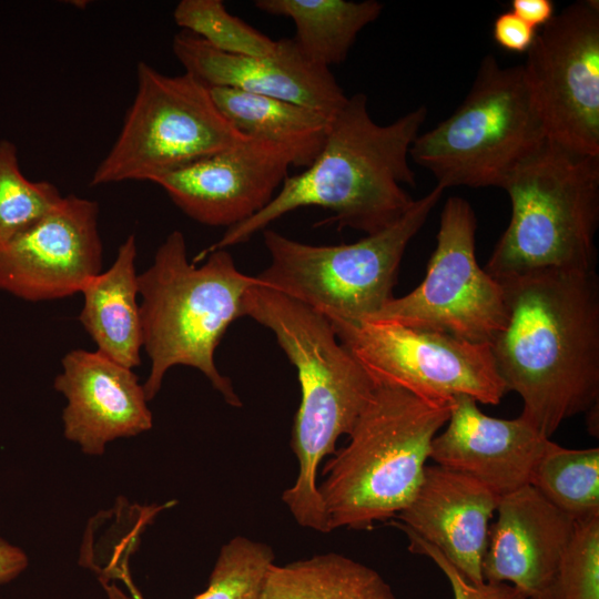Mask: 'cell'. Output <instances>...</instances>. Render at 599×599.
<instances>
[{"mask_svg": "<svg viewBox=\"0 0 599 599\" xmlns=\"http://www.w3.org/2000/svg\"><path fill=\"white\" fill-rule=\"evenodd\" d=\"M108 599H134L131 595L124 593L113 581L101 582Z\"/></svg>", "mask_w": 599, "mask_h": 599, "instance_id": "33", "label": "cell"}, {"mask_svg": "<svg viewBox=\"0 0 599 599\" xmlns=\"http://www.w3.org/2000/svg\"><path fill=\"white\" fill-rule=\"evenodd\" d=\"M133 234L120 245L112 266L83 286L79 319L98 351L116 363L134 368L143 347Z\"/></svg>", "mask_w": 599, "mask_h": 599, "instance_id": "20", "label": "cell"}, {"mask_svg": "<svg viewBox=\"0 0 599 599\" xmlns=\"http://www.w3.org/2000/svg\"><path fill=\"white\" fill-rule=\"evenodd\" d=\"M175 58L185 72L209 87H225L296 103L334 118L347 101L331 72L308 59L293 38L276 40L266 57L219 51L187 31L172 41Z\"/></svg>", "mask_w": 599, "mask_h": 599, "instance_id": "15", "label": "cell"}, {"mask_svg": "<svg viewBox=\"0 0 599 599\" xmlns=\"http://www.w3.org/2000/svg\"><path fill=\"white\" fill-rule=\"evenodd\" d=\"M295 148L251 139L156 179L190 219L209 226H235L264 209L291 166L307 167Z\"/></svg>", "mask_w": 599, "mask_h": 599, "instance_id": "13", "label": "cell"}, {"mask_svg": "<svg viewBox=\"0 0 599 599\" xmlns=\"http://www.w3.org/2000/svg\"><path fill=\"white\" fill-rule=\"evenodd\" d=\"M547 140L524 64L502 67L487 54L460 105L435 128L419 133L409 156L444 190L500 187Z\"/></svg>", "mask_w": 599, "mask_h": 599, "instance_id": "7", "label": "cell"}, {"mask_svg": "<svg viewBox=\"0 0 599 599\" xmlns=\"http://www.w3.org/2000/svg\"><path fill=\"white\" fill-rule=\"evenodd\" d=\"M549 599H599V517L575 521Z\"/></svg>", "mask_w": 599, "mask_h": 599, "instance_id": "28", "label": "cell"}, {"mask_svg": "<svg viewBox=\"0 0 599 599\" xmlns=\"http://www.w3.org/2000/svg\"><path fill=\"white\" fill-rule=\"evenodd\" d=\"M476 227L468 201L448 197L423 282L407 295L390 300L368 321L491 344L506 322V297L501 283L477 263Z\"/></svg>", "mask_w": 599, "mask_h": 599, "instance_id": "10", "label": "cell"}, {"mask_svg": "<svg viewBox=\"0 0 599 599\" xmlns=\"http://www.w3.org/2000/svg\"><path fill=\"white\" fill-rule=\"evenodd\" d=\"M27 566L24 551L0 538V585L18 577Z\"/></svg>", "mask_w": 599, "mask_h": 599, "instance_id": "32", "label": "cell"}, {"mask_svg": "<svg viewBox=\"0 0 599 599\" xmlns=\"http://www.w3.org/2000/svg\"><path fill=\"white\" fill-rule=\"evenodd\" d=\"M54 388L67 399L64 436L88 455H102L116 438L152 427L143 385L128 368L99 351L73 349L61 361Z\"/></svg>", "mask_w": 599, "mask_h": 599, "instance_id": "17", "label": "cell"}, {"mask_svg": "<svg viewBox=\"0 0 599 599\" xmlns=\"http://www.w3.org/2000/svg\"><path fill=\"white\" fill-rule=\"evenodd\" d=\"M275 555L268 545L236 536L222 546L206 589L193 599H260ZM120 579L134 599H144L129 569Z\"/></svg>", "mask_w": 599, "mask_h": 599, "instance_id": "25", "label": "cell"}, {"mask_svg": "<svg viewBox=\"0 0 599 599\" xmlns=\"http://www.w3.org/2000/svg\"><path fill=\"white\" fill-rule=\"evenodd\" d=\"M209 90L217 110L245 136L291 145L309 165L322 150L333 118L296 103L233 88L209 87Z\"/></svg>", "mask_w": 599, "mask_h": 599, "instance_id": "22", "label": "cell"}, {"mask_svg": "<svg viewBox=\"0 0 599 599\" xmlns=\"http://www.w3.org/2000/svg\"><path fill=\"white\" fill-rule=\"evenodd\" d=\"M260 11L292 19L294 40L312 61L329 68L347 58L358 33L382 13L376 0H256Z\"/></svg>", "mask_w": 599, "mask_h": 599, "instance_id": "21", "label": "cell"}, {"mask_svg": "<svg viewBox=\"0 0 599 599\" xmlns=\"http://www.w3.org/2000/svg\"><path fill=\"white\" fill-rule=\"evenodd\" d=\"M201 266L187 258L182 232H171L152 265L138 276L143 348L151 369L143 389L148 402L159 393L167 370L177 365L199 369L224 400L242 402L214 353L229 326L243 316V298L258 283L242 273L226 250L210 253Z\"/></svg>", "mask_w": 599, "mask_h": 599, "instance_id": "5", "label": "cell"}, {"mask_svg": "<svg viewBox=\"0 0 599 599\" xmlns=\"http://www.w3.org/2000/svg\"><path fill=\"white\" fill-rule=\"evenodd\" d=\"M537 32L511 11L499 14L493 24V37L496 43L511 52H527Z\"/></svg>", "mask_w": 599, "mask_h": 599, "instance_id": "30", "label": "cell"}, {"mask_svg": "<svg viewBox=\"0 0 599 599\" xmlns=\"http://www.w3.org/2000/svg\"><path fill=\"white\" fill-rule=\"evenodd\" d=\"M507 316L490 344L520 414L550 438L598 405L599 282L596 271L546 270L499 281Z\"/></svg>", "mask_w": 599, "mask_h": 599, "instance_id": "1", "label": "cell"}, {"mask_svg": "<svg viewBox=\"0 0 599 599\" xmlns=\"http://www.w3.org/2000/svg\"><path fill=\"white\" fill-rule=\"evenodd\" d=\"M444 192L436 184L394 224L351 244H306L265 229L270 264L256 278L328 319L368 321L394 298L404 253Z\"/></svg>", "mask_w": 599, "mask_h": 599, "instance_id": "8", "label": "cell"}, {"mask_svg": "<svg viewBox=\"0 0 599 599\" xmlns=\"http://www.w3.org/2000/svg\"><path fill=\"white\" fill-rule=\"evenodd\" d=\"M477 404L467 395L451 398L446 427L433 439L430 459L474 478L500 498L530 485L552 441L520 415L490 417Z\"/></svg>", "mask_w": 599, "mask_h": 599, "instance_id": "16", "label": "cell"}, {"mask_svg": "<svg viewBox=\"0 0 599 599\" xmlns=\"http://www.w3.org/2000/svg\"><path fill=\"white\" fill-rule=\"evenodd\" d=\"M243 316L274 334L295 366L301 403L291 433L298 474L282 500L298 525L331 530L317 490V470L336 451L338 438L353 429L375 383L336 337L321 313L272 288L255 284L243 298Z\"/></svg>", "mask_w": 599, "mask_h": 599, "instance_id": "3", "label": "cell"}, {"mask_svg": "<svg viewBox=\"0 0 599 599\" xmlns=\"http://www.w3.org/2000/svg\"><path fill=\"white\" fill-rule=\"evenodd\" d=\"M524 68L548 140L599 156V2L577 1L555 14Z\"/></svg>", "mask_w": 599, "mask_h": 599, "instance_id": "12", "label": "cell"}, {"mask_svg": "<svg viewBox=\"0 0 599 599\" xmlns=\"http://www.w3.org/2000/svg\"><path fill=\"white\" fill-rule=\"evenodd\" d=\"M510 11L538 30L556 14L551 0H512Z\"/></svg>", "mask_w": 599, "mask_h": 599, "instance_id": "31", "label": "cell"}, {"mask_svg": "<svg viewBox=\"0 0 599 599\" xmlns=\"http://www.w3.org/2000/svg\"><path fill=\"white\" fill-rule=\"evenodd\" d=\"M260 599H397L373 568L336 552L273 565Z\"/></svg>", "mask_w": 599, "mask_h": 599, "instance_id": "23", "label": "cell"}, {"mask_svg": "<svg viewBox=\"0 0 599 599\" xmlns=\"http://www.w3.org/2000/svg\"><path fill=\"white\" fill-rule=\"evenodd\" d=\"M248 140L222 115L200 79L187 72L167 75L140 62L132 104L90 184L153 183Z\"/></svg>", "mask_w": 599, "mask_h": 599, "instance_id": "9", "label": "cell"}, {"mask_svg": "<svg viewBox=\"0 0 599 599\" xmlns=\"http://www.w3.org/2000/svg\"><path fill=\"white\" fill-rule=\"evenodd\" d=\"M450 402L375 383L348 443L325 464L317 486L331 530L372 529L409 504L433 439L449 418Z\"/></svg>", "mask_w": 599, "mask_h": 599, "instance_id": "4", "label": "cell"}, {"mask_svg": "<svg viewBox=\"0 0 599 599\" xmlns=\"http://www.w3.org/2000/svg\"><path fill=\"white\" fill-rule=\"evenodd\" d=\"M402 531L408 538V549L412 552L428 557L443 571L449 581L454 599H527L520 590L508 583L484 581L477 585L468 581L437 548L410 531Z\"/></svg>", "mask_w": 599, "mask_h": 599, "instance_id": "29", "label": "cell"}, {"mask_svg": "<svg viewBox=\"0 0 599 599\" xmlns=\"http://www.w3.org/2000/svg\"><path fill=\"white\" fill-rule=\"evenodd\" d=\"M500 189L510 222L484 270L497 281L536 271H595L599 156L549 140L518 164Z\"/></svg>", "mask_w": 599, "mask_h": 599, "instance_id": "6", "label": "cell"}, {"mask_svg": "<svg viewBox=\"0 0 599 599\" xmlns=\"http://www.w3.org/2000/svg\"><path fill=\"white\" fill-rule=\"evenodd\" d=\"M499 497L474 478L440 465L425 467L409 504L392 522L437 548L470 582L483 583L490 519Z\"/></svg>", "mask_w": 599, "mask_h": 599, "instance_id": "19", "label": "cell"}, {"mask_svg": "<svg viewBox=\"0 0 599 599\" xmlns=\"http://www.w3.org/2000/svg\"><path fill=\"white\" fill-rule=\"evenodd\" d=\"M328 321L338 341L374 383L394 385L435 402L467 395L477 403L497 405L507 392L490 344L390 322Z\"/></svg>", "mask_w": 599, "mask_h": 599, "instance_id": "11", "label": "cell"}, {"mask_svg": "<svg viewBox=\"0 0 599 599\" xmlns=\"http://www.w3.org/2000/svg\"><path fill=\"white\" fill-rule=\"evenodd\" d=\"M99 205L63 196L41 221L0 246V291L30 302L80 293L102 268Z\"/></svg>", "mask_w": 599, "mask_h": 599, "instance_id": "14", "label": "cell"}, {"mask_svg": "<svg viewBox=\"0 0 599 599\" xmlns=\"http://www.w3.org/2000/svg\"><path fill=\"white\" fill-rule=\"evenodd\" d=\"M365 93L358 92L332 119L322 150L302 173L287 175L271 202L248 220L226 229L222 237L192 261L247 242L286 213L305 206L333 212L323 224L378 233L398 221L415 200L404 184L416 185L409 150L427 116L420 105L394 122L376 123Z\"/></svg>", "mask_w": 599, "mask_h": 599, "instance_id": "2", "label": "cell"}, {"mask_svg": "<svg viewBox=\"0 0 599 599\" xmlns=\"http://www.w3.org/2000/svg\"><path fill=\"white\" fill-rule=\"evenodd\" d=\"M530 486L573 521L599 517V448L571 449L552 441Z\"/></svg>", "mask_w": 599, "mask_h": 599, "instance_id": "24", "label": "cell"}, {"mask_svg": "<svg viewBox=\"0 0 599 599\" xmlns=\"http://www.w3.org/2000/svg\"><path fill=\"white\" fill-rule=\"evenodd\" d=\"M483 561L485 582L549 599L575 521L527 485L499 498Z\"/></svg>", "mask_w": 599, "mask_h": 599, "instance_id": "18", "label": "cell"}, {"mask_svg": "<svg viewBox=\"0 0 599 599\" xmlns=\"http://www.w3.org/2000/svg\"><path fill=\"white\" fill-rule=\"evenodd\" d=\"M62 197L51 182L27 179L16 144L0 140V246L35 225Z\"/></svg>", "mask_w": 599, "mask_h": 599, "instance_id": "26", "label": "cell"}, {"mask_svg": "<svg viewBox=\"0 0 599 599\" xmlns=\"http://www.w3.org/2000/svg\"><path fill=\"white\" fill-rule=\"evenodd\" d=\"M173 19L183 31L225 53L266 57L276 49V40L231 14L222 0H182Z\"/></svg>", "mask_w": 599, "mask_h": 599, "instance_id": "27", "label": "cell"}]
</instances>
